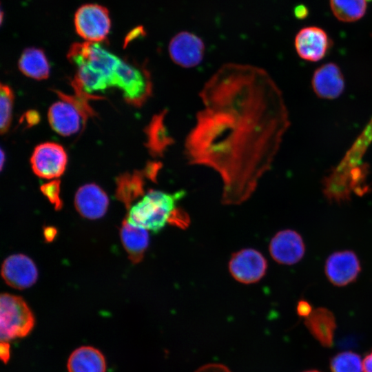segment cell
Here are the masks:
<instances>
[{
	"label": "cell",
	"mask_w": 372,
	"mask_h": 372,
	"mask_svg": "<svg viewBox=\"0 0 372 372\" xmlns=\"http://www.w3.org/2000/svg\"><path fill=\"white\" fill-rule=\"evenodd\" d=\"M305 324L322 344L326 347L332 344L335 322L329 310L322 307L313 310L307 318Z\"/></svg>",
	"instance_id": "44dd1931"
},
{
	"label": "cell",
	"mask_w": 372,
	"mask_h": 372,
	"mask_svg": "<svg viewBox=\"0 0 372 372\" xmlns=\"http://www.w3.org/2000/svg\"><path fill=\"white\" fill-rule=\"evenodd\" d=\"M19 68L25 76L37 80L49 76L50 65L43 51L39 48H26L19 60Z\"/></svg>",
	"instance_id": "7402d4cb"
},
{
	"label": "cell",
	"mask_w": 372,
	"mask_h": 372,
	"mask_svg": "<svg viewBox=\"0 0 372 372\" xmlns=\"http://www.w3.org/2000/svg\"><path fill=\"white\" fill-rule=\"evenodd\" d=\"M366 1H371V0H366Z\"/></svg>",
	"instance_id": "74e56055"
},
{
	"label": "cell",
	"mask_w": 372,
	"mask_h": 372,
	"mask_svg": "<svg viewBox=\"0 0 372 372\" xmlns=\"http://www.w3.org/2000/svg\"><path fill=\"white\" fill-rule=\"evenodd\" d=\"M48 116L52 128L63 136L76 133L87 121L76 106L65 100L53 103Z\"/></svg>",
	"instance_id": "5bb4252c"
},
{
	"label": "cell",
	"mask_w": 372,
	"mask_h": 372,
	"mask_svg": "<svg viewBox=\"0 0 372 372\" xmlns=\"http://www.w3.org/2000/svg\"><path fill=\"white\" fill-rule=\"evenodd\" d=\"M67 367L68 372H105L106 362L99 349L82 346L71 353Z\"/></svg>",
	"instance_id": "d6986e66"
},
{
	"label": "cell",
	"mask_w": 372,
	"mask_h": 372,
	"mask_svg": "<svg viewBox=\"0 0 372 372\" xmlns=\"http://www.w3.org/2000/svg\"><path fill=\"white\" fill-rule=\"evenodd\" d=\"M122 244L133 263L141 262L149 246L147 230L124 220L120 231Z\"/></svg>",
	"instance_id": "ac0fdd59"
},
{
	"label": "cell",
	"mask_w": 372,
	"mask_h": 372,
	"mask_svg": "<svg viewBox=\"0 0 372 372\" xmlns=\"http://www.w3.org/2000/svg\"><path fill=\"white\" fill-rule=\"evenodd\" d=\"M77 211L84 218L97 219L105 214L109 199L105 192L97 185L90 183L81 186L74 197Z\"/></svg>",
	"instance_id": "2e32d148"
},
{
	"label": "cell",
	"mask_w": 372,
	"mask_h": 372,
	"mask_svg": "<svg viewBox=\"0 0 372 372\" xmlns=\"http://www.w3.org/2000/svg\"><path fill=\"white\" fill-rule=\"evenodd\" d=\"M371 123H372V118H371Z\"/></svg>",
	"instance_id": "8d00e7d4"
},
{
	"label": "cell",
	"mask_w": 372,
	"mask_h": 372,
	"mask_svg": "<svg viewBox=\"0 0 372 372\" xmlns=\"http://www.w3.org/2000/svg\"><path fill=\"white\" fill-rule=\"evenodd\" d=\"M145 178H147L144 169L125 173L117 177L116 196L127 209L131 207L133 201L143 195Z\"/></svg>",
	"instance_id": "ffe728a7"
},
{
	"label": "cell",
	"mask_w": 372,
	"mask_h": 372,
	"mask_svg": "<svg viewBox=\"0 0 372 372\" xmlns=\"http://www.w3.org/2000/svg\"><path fill=\"white\" fill-rule=\"evenodd\" d=\"M0 354L1 360L7 362L10 358V345L7 342L1 341Z\"/></svg>",
	"instance_id": "1f68e13d"
},
{
	"label": "cell",
	"mask_w": 372,
	"mask_h": 372,
	"mask_svg": "<svg viewBox=\"0 0 372 372\" xmlns=\"http://www.w3.org/2000/svg\"><path fill=\"white\" fill-rule=\"evenodd\" d=\"M4 159H5V154H4L3 150L1 149V169L3 168V165L4 163Z\"/></svg>",
	"instance_id": "e575fe53"
},
{
	"label": "cell",
	"mask_w": 372,
	"mask_h": 372,
	"mask_svg": "<svg viewBox=\"0 0 372 372\" xmlns=\"http://www.w3.org/2000/svg\"><path fill=\"white\" fill-rule=\"evenodd\" d=\"M67 163L68 156L64 148L59 144L51 142L37 145L30 158L34 173L46 179L61 176L65 170Z\"/></svg>",
	"instance_id": "52a82bcc"
},
{
	"label": "cell",
	"mask_w": 372,
	"mask_h": 372,
	"mask_svg": "<svg viewBox=\"0 0 372 372\" xmlns=\"http://www.w3.org/2000/svg\"><path fill=\"white\" fill-rule=\"evenodd\" d=\"M323 193L330 202L343 203L350 200L351 187L342 178L330 174L322 181Z\"/></svg>",
	"instance_id": "cb8c5ba5"
},
{
	"label": "cell",
	"mask_w": 372,
	"mask_h": 372,
	"mask_svg": "<svg viewBox=\"0 0 372 372\" xmlns=\"http://www.w3.org/2000/svg\"><path fill=\"white\" fill-rule=\"evenodd\" d=\"M205 48L204 42L199 37L183 31L172 38L168 52L174 63L184 68H192L203 61Z\"/></svg>",
	"instance_id": "9c48e42d"
},
{
	"label": "cell",
	"mask_w": 372,
	"mask_h": 372,
	"mask_svg": "<svg viewBox=\"0 0 372 372\" xmlns=\"http://www.w3.org/2000/svg\"><path fill=\"white\" fill-rule=\"evenodd\" d=\"M185 194L184 190L168 193L151 189L131 206L126 220L134 226L158 233L171 223L177 203Z\"/></svg>",
	"instance_id": "7a4b0ae2"
},
{
	"label": "cell",
	"mask_w": 372,
	"mask_h": 372,
	"mask_svg": "<svg viewBox=\"0 0 372 372\" xmlns=\"http://www.w3.org/2000/svg\"><path fill=\"white\" fill-rule=\"evenodd\" d=\"M199 97L185 156L189 164L219 174L223 204L239 205L271 168L289 127L282 93L265 69L229 63L205 83Z\"/></svg>",
	"instance_id": "6da1fadb"
},
{
	"label": "cell",
	"mask_w": 372,
	"mask_h": 372,
	"mask_svg": "<svg viewBox=\"0 0 372 372\" xmlns=\"http://www.w3.org/2000/svg\"><path fill=\"white\" fill-rule=\"evenodd\" d=\"M14 93L8 85L1 84L0 90V130L1 134L9 130L11 120Z\"/></svg>",
	"instance_id": "d4e9b609"
},
{
	"label": "cell",
	"mask_w": 372,
	"mask_h": 372,
	"mask_svg": "<svg viewBox=\"0 0 372 372\" xmlns=\"http://www.w3.org/2000/svg\"><path fill=\"white\" fill-rule=\"evenodd\" d=\"M311 304L305 300H301L297 305L298 314L301 317L307 318L312 313Z\"/></svg>",
	"instance_id": "f546056e"
},
{
	"label": "cell",
	"mask_w": 372,
	"mask_h": 372,
	"mask_svg": "<svg viewBox=\"0 0 372 372\" xmlns=\"http://www.w3.org/2000/svg\"><path fill=\"white\" fill-rule=\"evenodd\" d=\"M112 86L120 88L127 103L141 107L152 96V81L145 64L138 65L121 60L112 76Z\"/></svg>",
	"instance_id": "3957f363"
},
{
	"label": "cell",
	"mask_w": 372,
	"mask_h": 372,
	"mask_svg": "<svg viewBox=\"0 0 372 372\" xmlns=\"http://www.w3.org/2000/svg\"><path fill=\"white\" fill-rule=\"evenodd\" d=\"M362 369L364 372H372V351L364 359Z\"/></svg>",
	"instance_id": "d6a6232c"
},
{
	"label": "cell",
	"mask_w": 372,
	"mask_h": 372,
	"mask_svg": "<svg viewBox=\"0 0 372 372\" xmlns=\"http://www.w3.org/2000/svg\"><path fill=\"white\" fill-rule=\"evenodd\" d=\"M361 270L360 260L352 251L334 252L325 263V274L334 285L343 287L354 282Z\"/></svg>",
	"instance_id": "30bf717a"
},
{
	"label": "cell",
	"mask_w": 372,
	"mask_h": 372,
	"mask_svg": "<svg viewBox=\"0 0 372 372\" xmlns=\"http://www.w3.org/2000/svg\"><path fill=\"white\" fill-rule=\"evenodd\" d=\"M267 261L258 251L246 248L234 253L229 262L231 276L242 284H253L261 280L266 273Z\"/></svg>",
	"instance_id": "ba28073f"
},
{
	"label": "cell",
	"mask_w": 372,
	"mask_h": 372,
	"mask_svg": "<svg viewBox=\"0 0 372 372\" xmlns=\"http://www.w3.org/2000/svg\"><path fill=\"white\" fill-rule=\"evenodd\" d=\"M194 372H232L227 366L219 363H209L205 364Z\"/></svg>",
	"instance_id": "83f0119b"
},
{
	"label": "cell",
	"mask_w": 372,
	"mask_h": 372,
	"mask_svg": "<svg viewBox=\"0 0 372 372\" xmlns=\"http://www.w3.org/2000/svg\"><path fill=\"white\" fill-rule=\"evenodd\" d=\"M41 190L43 195L54 205L56 209L61 208L62 201L60 198L59 180H52L50 182L43 184L41 187Z\"/></svg>",
	"instance_id": "4316f807"
},
{
	"label": "cell",
	"mask_w": 372,
	"mask_h": 372,
	"mask_svg": "<svg viewBox=\"0 0 372 372\" xmlns=\"http://www.w3.org/2000/svg\"><path fill=\"white\" fill-rule=\"evenodd\" d=\"M76 33L87 42L104 41L110 30L111 19L107 9L98 4H85L78 8L74 17Z\"/></svg>",
	"instance_id": "5b68a950"
},
{
	"label": "cell",
	"mask_w": 372,
	"mask_h": 372,
	"mask_svg": "<svg viewBox=\"0 0 372 372\" xmlns=\"http://www.w3.org/2000/svg\"><path fill=\"white\" fill-rule=\"evenodd\" d=\"M311 85L313 92L318 97L334 99L342 94L345 83L338 65L333 63H327L316 70Z\"/></svg>",
	"instance_id": "9a60e30c"
},
{
	"label": "cell",
	"mask_w": 372,
	"mask_h": 372,
	"mask_svg": "<svg viewBox=\"0 0 372 372\" xmlns=\"http://www.w3.org/2000/svg\"><path fill=\"white\" fill-rule=\"evenodd\" d=\"M67 56L76 67L87 64L101 71L110 79L111 83L114 70L121 60L103 48L99 43L87 41L74 43Z\"/></svg>",
	"instance_id": "8992f818"
},
{
	"label": "cell",
	"mask_w": 372,
	"mask_h": 372,
	"mask_svg": "<svg viewBox=\"0 0 372 372\" xmlns=\"http://www.w3.org/2000/svg\"><path fill=\"white\" fill-rule=\"evenodd\" d=\"M21 118L23 121H25L28 127H31L39 122L40 116L37 112L34 110H30L25 112Z\"/></svg>",
	"instance_id": "f1b7e54d"
},
{
	"label": "cell",
	"mask_w": 372,
	"mask_h": 372,
	"mask_svg": "<svg viewBox=\"0 0 372 372\" xmlns=\"http://www.w3.org/2000/svg\"><path fill=\"white\" fill-rule=\"evenodd\" d=\"M43 234L46 240L52 241L56 236V231L54 227H48L45 228Z\"/></svg>",
	"instance_id": "836d02e7"
},
{
	"label": "cell",
	"mask_w": 372,
	"mask_h": 372,
	"mask_svg": "<svg viewBox=\"0 0 372 372\" xmlns=\"http://www.w3.org/2000/svg\"><path fill=\"white\" fill-rule=\"evenodd\" d=\"M269 250L276 262L291 265L302 258L305 246L302 236L298 232L285 229L278 231L271 238Z\"/></svg>",
	"instance_id": "8fae6325"
},
{
	"label": "cell",
	"mask_w": 372,
	"mask_h": 372,
	"mask_svg": "<svg viewBox=\"0 0 372 372\" xmlns=\"http://www.w3.org/2000/svg\"><path fill=\"white\" fill-rule=\"evenodd\" d=\"M293 13L296 19H304L307 17L309 14V10L304 5L300 4L295 7Z\"/></svg>",
	"instance_id": "4dcf8cb0"
},
{
	"label": "cell",
	"mask_w": 372,
	"mask_h": 372,
	"mask_svg": "<svg viewBox=\"0 0 372 372\" xmlns=\"http://www.w3.org/2000/svg\"><path fill=\"white\" fill-rule=\"evenodd\" d=\"M360 357L351 351L337 354L331 361L332 372H362Z\"/></svg>",
	"instance_id": "484cf974"
},
{
	"label": "cell",
	"mask_w": 372,
	"mask_h": 372,
	"mask_svg": "<svg viewBox=\"0 0 372 372\" xmlns=\"http://www.w3.org/2000/svg\"><path fill=\"white\" fill-rule=\"evenodd\" d=\"M1 276L10 287L25 289L33 285L38 278L34 262L28 256L18 254L10 256L3 262Z\"/></svg>",
	"instance_id": "4fadbf2b"
},
{
	"label": "cell",
	"mask_w": 372,
	"mask_h": 372,
	"mask_svg": "<svg viewBox=\"0 0 372 372\" xmlns=\"http://www.w3.org/2000/svg\"><path fill=\"white\" fill-rule=\"evenodd\" d=\"M165 110L154 115L145 129L149 153L154 157L163 156L167 148L174 143L165 125Z\"/></svg>",
	"instance_id": "e0dca14e"
},
{
	"label": "cell",
	"mask_w": 372,
	"mask_h": 372,
	"mask_svg": "<svg viewBox=\"0 0 372 372\" xmlns=\"http://www.w3.org/2000/svg\"><path fill=\"white\" fill-rule=\"evenodd\" d=\"M34 325L30 307L19 296L2 293L0 298L1 341L7 342L28 335Z\"/></svg>",
	"instance_id": "277c9868"
},
{
	"label": "cell",
	"mask_w": 372,
	"mask_h": 372,
	"mask_svg": "<svg viewBox=\"0 0 372 372\" xmlns=\"http://www.w3.org/2000/svg\"><path fill=\"white\" fill-rule=\"evenodd\" d=\"M366 0H330L334 16L342 22H354L360 19L366 10Z\"/></svg>",
	"instance_id": "603a6c76"
},
{
	"label": "cell",
	"mask_w": 372,
	"mask_h": 372,
	"mask_svg": "<svg viewBox=\"0 0 372 372\" xmlns=\"http://www.w3.org/2000/svg\"><path fill=\"white\" fill-rule=\"evenodd\" d=\"M305 372H319V371H315V370H311V371H305Z\"/></svg>",
	"instance_id": "d590c367"
},
{
	"label": "cell",
	"mask_w": 372,
	"mask_h": 372,
	"mask_svg": "<svg viewBox=\"0 0 372 372\" xmlns=\"http://www.w3.org/2000/svg\"><path fill=\"white\" fill-rule=\"evenodd\" d=\"M294 44L300 58L316 62L326 56L331 48V41L324 30L310 26L304 28L298 32Z\"/></svg>",
	"instance_id": "7c38bea8"
}]
</instances>
